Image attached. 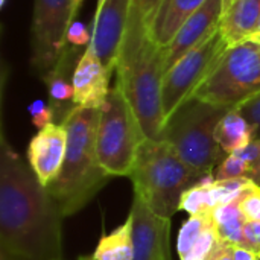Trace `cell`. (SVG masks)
<instances>
[{
    "instance_id": "1",
    "label": "cell",
    "mask_w": 260,
    "mask_h": 260,
    "mask_svg": "<svg viewBox=\"0 0 260 260\" xmlns=\"http://www.w3.org/2000/svg\"><path fill=\"white\" fill-rule=\"evenodd\" d=\"M62 213L29 163L2 136L0 248L15 260L62 259Z\"/></svg>"
},
{
    "instance_id": "2",
    "label": "cell",
    "mask_w": 260,
    "mask_h": 260,
    "mask_svg": "<svg viewBox=\"0 0 260 260\" xmlns=\"http://www.w3.org/2000/svg\"><path fill=\"white\" fill-rule=\"evenodd\" d=\"M116 84L125 94L146 139L161 140L165 113L161 101L163 55L149 34L148 23L129 11L120 46Z\"/></svg>"
},
{
    "instance_id": "3",
    "label": "cell",
    "mask_w": 260,
    "mask_h": 260,
    "mask_svg": "<svg viewBox=\"0 0 260 260\" xmlns=\"http://www.w3.org/2000/svg\"><path fill=\"white\" fill-rule=\"evenodd\" d=\"M99 120V108L73 107L61 122L67 131V152L58 178L47 190L64 218L84 209L111 178L98 157Z\"/></svg>"
},
{
    "instance_id": "4",
    "label": "cell",
    "mask_w": 260,
    "mask_h": 260,
    "mask_svg": "<svg viewBox=\"0 0 260 260\" xmlns=\"http://www.w3.org/2000/svg\"><path fill=\"white\" fill-rule=\"evenodd\" d=\"M204 175L195 172L166 140L145 139L131 171L134 195L154 213L172 219L183 193Z\"/></svg>"
},
{
    "instance_id": "5",
    "label": "cell",
    "mask_w": 260,
    "mask_h": 260,
    "mask_svg": "<svg viewBox=\"0 0 260 260\" xmlns=\"http://www.w3.org/2000/svg\"><path fill=\"white\" fill-rule=\"evenodd\" d=\"M230 110L190 98L166 120L161 139L169 142L195 172L213 174L227 157L215 139V129Z\"/></svg>"
},
{
    "instance_id": "6",
    "label": "cell",
    "mask_w": 260,
    "mask_h": 260,
    "mask_svg": "<svg viewBox=\"0 0 260 260\" xmlns=\"http://www.w3.org/2000/svg\"><path fill=\"white\" fill-rule=\"evenodd\" d=\"M260 93V41L245 40L229 46L192 98L238 108Z\"/></svg>"
},
{
    "instance_id": "7",
    "label": "cell",
    "mask_w": 260,
    "mask_h": 260,
    "mask_svg": "<svg viewBox=\"0 0 260 260\" xmlns=\"http://www.w3.org/2000/svg\"><path fill=\"white\" fill-rule=\"evenodd\" d=\"M145 134L125 94L116 84L101 110L96 149L102 169L110 177H129Z\"/></svg>"
},
{
    "instance_id": "8",
    "label": "cell",
    "mask_w": 260,
    "mask_h": 260,
    "mask_svg": "<svg viewBox=\"0 0 260 260\" xmlns=\"http://www.w3.org/2000/svg\"><path fill=\"white\" fill-rule=\"evenodd\" d=\"M227 47L229 44L218 29L163 75L161 101L166 120L195 94Z\"/></svg>"
},
{
    "instance_id": "9",
    "label": "cell",
    "mask_w": 260,
    "mask_h": 260,
    "mask_svg": "<svg viewBox=\"0 0 260 260\" xmlns=\"http://www.w3.org/2000/svg\"><path fill=\"white\" fill-rule=\"evenodd\" d=\"M72 0H35L30 26V67L44 78L58 64L69 46Z\"/></svg>"
},
{
    "instance_id": "10",
    "label": "cell",
    "mask_w": 260,
    "mask_h": 260,
    "mask_svg": "<svg viewBox=\"0 0 260 260\" xmlns=\"http://www.w3.org/2000/svg\"><path fill=\"white\" fill-rule=\"evenodd\" d=\"M129 216L133 218V260H172L171 225L172 219L154 213L134 195Z\"/></svg>"
},
{
    "instance_id": "11",
    "label": "cell",
    "mask_w": 260,
    "mask_h": 260,
    "mask_svg": "<svg viewBox=\"0 0 260 260\" xmlns=\"http://www.w3.org/2000/svg\"><path fill=\"white\" fill-rule=\"evenodd\" d=\"M129 8L131 0H107L102 9L94 14L90 46L111 75L117 69L120 46L128 26Z\"/></svg>"
},
{
    "instance_id": "12",
    "label": "cell",
    "mask_w": 260,
    "mask_h": 260,
    "mask_svg": "<svg viewBox=\"0 0 260 260\" xmlns=\"http://www.w3.org/2000/svg\"><path fill=\"white\" fill-rule=\"evenodd\" d=\"M222 17V0H207L177 32L174 40L161 47L163 72L166 73L175 62H178L187 52L207 40L219 29Z\"/></svg>"
},
{
    "instance_id": "13",
    "label": "cell",
    "mask_w": 260,
    "mask_h": 260,
    "mask_svg": "<svg viewBox=\"0 0 260 260\" xmlns=\"http://www.w3.org/2000/svg\"><path fill=\"white\" fill-rule=\"evenodd\" d=\"M66 152L67 131L62 123H50L32 137L27 148V163L44 187L58 178Z\"/></svg>"
},
{
    "instance_id": "14",
    "label": "cell",
    "mask_w": 260,
    "mask_h": 260,
    "mask_svg": "<svg viewBox=\"0 0 260 260\" xmlns=\"http://www.w3.org/2000/svg\"><path fill=\"white\" fill-rule=\"evenodd\" d=\"M110 78L111 73L102 64L94 49L91 46L85 47L73 73V105L102 110L111 90Z\"/></svg>"
},
{
    "instance_id": "15",
    "label": "cell",
    "mask_w": 260,
    "mask_h": 260,
    "mask_svg": "<svg viewBox=\"0 0 260 260\" xmlns=\"http://www.w3.org/2000/svg\"><path fill=\"white\" fill-rule=\"evenodd\" d=\"M81 47L69 44L66 50L62 52L58 64L55 69L47 73L43 79L47 88L49 94V104L53 107L56 117L62 122L64 117L73 110V98H75V88H73V73L79 62V58L82 53H79Z\"/></svg>"
},
{
    "instance_id": "16",
    "label": "cell",
    "mask_w": 260,
    "mask_h": 260,
    "mask_svg": "<svg viewBox=\"0 0 260 260\" xmlns=\"http://www.w3.org/2000/svg\"><path fill=\"white\" fill-rule=\"evenodd\" d=\"M207 0H161L149 27L152 41L166 47L181 26L206 3Z\"/></svg>"
},
{
    "instance_id": "17",
    "label": "cell",
    "mask_w": 260,
    "mask_h": 260,
    "mask_svg": "<svg viewBox=\"0 0 260 260\" xmlns=\"http://www.w3.org/2000/svg\"><path fill=\"white\" fill-rule=\"evenodd\" d=\"M260 23V0H238L219 21L229 46L251 40Z\"/></svg>"
},
{
    "instance_id": "18",
    "label": "cell",
    "mask_w": 260,
    "mask_h": 260,
    "mask_svg": "<svg viewBox=\"0 0 260 260\" xmlns=\"http://www.w3.org/2000/svg\"><path fill=\"white\" fill-rule=\"evenodd\" d=\"M215 139L221 149L230 155L254 140V128L236 108H232L218 122Z\"/></svg>"
},
{
    "instance_id": "19",
    "label": "cell",
    "mask_w": 260,
    "mask_h": 260,
    "mask_svg": "<svg viewBox=\"0 0 260 260\" xmlns=\"http://www.w3.org/2000/svg\"><path fill=\"white\" fill-rule=\"evenodd\" d=\"M93 257L96 260H133V218L129 215L120 227L101 238Z\"/></svg>"
},
{
    "instance_id": "20",
    "label": "cell",
    "mask_w": 260,
    "mask_h": 260,
    "mask_svg": "<svg viewBox=\"0 0 260 260\" xmlns=\"http://www.w3.org/2000/svg\"><path fill=\"white\" fill-rule=\"evenodd\" d=\"M213 221L216 235L221 241L232 245H241L242 232L247 221L239 209V198L230 204L216 207L213 210Z\"/></svg>"
},
{
    "instance_id": "21",
    "label": "cell",
    "mask_w": 260,
    "mask_h": 260,
    "mask_svg": "<svg viewBox=\"0 0 260 260\" xmlns=\"http://www.w3.org/2000/svg\"><path fill=\"white\" fill-rule=\"evenodd\" d=\"M215 181H216L215 175L209 174V175H204L200 180V183L189 187L180 200V210L187 212L189 216L213 212V209L210 206L209 192H210V187L215 184Z\"/></svg>"
},
{
    "instance_id": "22",
    "label": "cell",
    "mask_w": 260,
    "mask_h": 260,
    "mask_svg": "<svg viewBox=\"0 0 260 260\" xmlns=\"http://www.w3.org/2000/svg\"><path fill=\"white\" fill-rule=\"evenodd\" d=\"M213 224H215V221H213V212L204 213V215L189 216V219L186 221V224L181 227L180 235H178V241H177V251H178L180 259L184 260V257L189 254V251L197 244V241L201 238V235L207 229H210Z\"/></svg>"
},
{
    "instance_id": "23",
    "label": "cell",
    "mask_w": 260,
    "mask_h": 260,
    "mask_svg": "<svg viewBox=\"0 0 260 260\" xmlns=\"http://www.w3.org/2000/svg\"><path fill=\"white\" fill-rule=\"evenodd\" d=\"M250 184H253V181H250L247 178L215 181V184L210 187V192H209L212 209L215 210L219 206H225V204L236 201Z\"/></svg>"
},
{
    "instance_id": "24",
    "label": "cell",
    "mask_w": 260,
    "mask_h": 260,
    "mask_svg": "<svg viewBox=\"0 0 260 260\" xmlns=\"http://www.w3.org/2000/svg\"><path fill=\"white\" fill-rule=\"evenodd\" d=\"M213 175H215L216 181L233 180V178H247V180H250L248 178V168H247L245 161L238 154L227 155L222 160V163L215 169Z\"/></svg>"
},
{
    "instance_id": "25",
    "label": "cell",
    "mask_w": 260,
    "mask_h": 260,
    "mask_svg": "<svg viewBox=\"0 0 260 260\" xmlns=\"http://www.w3.org/2000/svg\"><path fill=\"white\" fill-rule=\"evenodd\" d=\"M239 209L247 222H260V184H250L239 197Z\"/></svg>"
},
{
    "instance_id": "26",
    "label": "cell",
    "mask_w": 260,
    "mask_h": 260,
    "mask_svg": "<svg viewBox=\"0 0 260 260\" xmlns=\"http://www.w3.org/2000/svg\"><path fill=\"white\" fill-rule=\"evenodd\" d=\"M233 154H238L245 161L248 168V178L253 183L260 184V139H254L245 148Z\"/></svg>"
},
{
    "instance_id": "27",
    "label": "cell",
    "mask_w": 260,
    "mask_h": 260,
    "mask_svg": "<svg viewBox=\"0 0 260 260\" xmlns=\"http://www.w3.org/2000/svg\"><path fill=\"white\" fill-rule=\"evenodd\" d=\"M27 113L30 116L32 125L37 126L38 129L46 128L50 123H55L53 120L56 119V113L50 104H47L43 99H35L27 105Z\"/></svg>"
},
{
    "instance_id": "28",
    "label": "cell",
    "mask_w": 260,
    "mask_h": 260,
    "mask_svg": "<svg viewBox=\"0 0 260 260\" xmlns=\"http://www.w3.org/2000/svg\"><path fill=\"white\" fill-rule=\"evenodd\" d=\"M218 241V235H216V230H215V224L207 229L201 238L197 241V244L193 245V248L189 251V254L184 257V260H207L215 244Z\"/></svg>"
},
{
    "instance_id": "29",
    "label": "cell",
    "mask_w": 260,
    "mask_h": 260,
    "mask_svg": "<svg viewBox=\"0 0 260 260\" xmlns=\"http://www.w3.org/2000/svg\"><path fill=\"white\" fill-rule=\"evenodd\" d=\"M254 128V139H260V93L254 94L236 108Z\"/></svg>"
},
{
    "instance_id": "30",
    "label": "cell",
    "mask_w": 260,
    "mask_h": 260,
    "mask_svg": "<svg viewBox=\"0 0 260 260\" xmlns=\"http://www.w3.org/2000/svg\"><path fill=\"white\" fill-rule=\"evenodd\" d=\"M67 43L76 47H88L91 43V32L82 21L75 20L67 29Z\"/></svg>"
},
{
    "instance_id": "31",
    "label": "cell",
    "mask_w": 260,
    "mask_h": 260,
    "mask_svg": "<svg viewBox=\"0 0 260 260\" xmlns=\"http://www.w3.org/2000/svg\"><path fill=\"white\" fill-rule=\"evenodd\" d=\"M256 256H260V222H247L242 232V241L241 245Z\"/></svg>"
},
{
    "instance_id": "32",
    "label": "cell",
    "mask_w": 260,
    "mask_h": 260,
    "mask_svg": "<svg viewBox=\"0 0 260 260\" xmlns=\"http://www.w3.org/2000/svg\"><path fill=\"white\" fill-rule=\"evenodd\" d=\"M161 0H131V8L129 11L142 17L148 26L151 27V23L154 20V15L160 6Z\"/></svg>"
},
{
    "instance_id": "33",
    "label": "cell",
    "mask_w": 260,
    "mask_h": 260,
    "mask_svg": "<svg viewBox=\"0 0 260 260\" xmlns=\"http://www.w3.org/2000/svg\"><path fill=\"white\" fill-rule=\"evenodd\" d=\"M216 260H235V245L221 241L218 238V259Z\"/></svg>"
},
{
    "instance_id": "34",
    "label": "cell",
    "mask_w": 260,
    "mask_h": 260,
    "mask_svg": "<svg viewBox=\"0 0 260 260\" xmlns=\"http://www.w3.org/2000/svg\"><path fill=\"white\" fill-rule=\"evenodd\" d=\"M257 257H260V256H256L254 253H251L242 247L235 245V260H257Z\"/></svg>"
},
{
    "instance_id": "35",
    "label": "cell",
    "mask_w": 260,
    "mask_h": 260,
    "mask_svg": "<svg viewBox=\"0 0 260 260\" xmlns=\"http://www.w3.org/2000/svg\"><path fill=\"white\" fill-rule=\"evenodd\" d=\"M84 0H72V21L76 20V15L81 9V5H82Z\"/></svg>"
},
{
    "instance_id": "36",
    "label": "cell",
    "mask_w": 260,
    "mask_h": 260,
    "mask_svg": "<svg viewBox=\"0 0 260 260\" xmlns=\"http://www.w3.org/2000/svg\"><path fill=\"white\" fill-rule=\"evenodd\" d=\"M236 2H238V0H222V15H224Z\"/></svg>"
},
{
    "instance_id": "37",
    "label": "cell",
    "mask_w": 260,
    "mask_h": 260,
    "mask_svg": "<svg viewBox=\"0 0 260 260\" xmlns=\"http://www.w3.org/2000/svg\"><path fill=\"white\" fill-rule=\"evenodd\" d=\"M218 259V241H216V244H215V247H213V250H212V253H210V256H209V259L207 260H216Z\"/></svg>"
},
{
    "instance_id": "38",
    "label": "cell",
    "mask_w": 260,
    "mask_h": 260,
    "mask_svg": "<svg viewBox=\"0 0 260 260\" xmlns=\"http://www.w3.org/2000/svg\"><path fill=\"white\" fill-rule=\"evenodd\" d=\"M0 260H15V259H12L11 256H8L5 251H0Z\"/></svg>"
},
{
    "instance_id": "39",
    "label": "cell",
    "mask_w": 260,
    "mask_h": 260,
    "mask_svg": "<svg viewBox=\"0 0 260 260\" xmlns=\"http://www.w3.org/2000/svg\"><path fill=\"white\" fill-rule=\"evenodd\" d=\"M105 2H107V0H98V5H96V12L102 9V6L105 5Z\"/></svg>"
},
{
    "instance_id": "40",
    "label": "cell",
    "mask_w": 260,
    "mask_h": 260,
    "mask_svg": "<svg viewBox=\"0 0 260 260\" xmlns=\"http://www.w3.org/2000/svg\"><path fill=\"white\" fill-rule=\"evenodd\" d=\"M253 38H260V23L259 26H257V30H256V34H254V37Z\"/></svg>"
},
{
    "instance_id": "41",
    "label": "cell",
    "mask_w": 260,
    "mask_h": 260,
    "mask_svg": "<svg viewBox=\"0 0 260 260\" xmlns=\"http://www.w3.org/2000/svg\"><path fill=\"white\" fill-rule=\"evenodd\" d=\"M78 260H96V259H94L93 256H87V257H84V256H82V257H79Z\"/></svg>"
},
{
    "instance_id": "42",
    "label": "cell",
    "mask_w": 260,
    "mask_h": 260,
    "mask_svg": "<svg viewBox=\"0 0 260 260\" xmlns=\"http://www.w3.org/2000/svg\"><path fill=\"white\" fill-rule=\"evenodd\" d=\"M5 3H6V0H0V6H2V8L5 6Z\"/></svg>"
},
{
    "instance_id": "43",
    "label": "cell",
    "mask_w": 260,
    "mask_h": 260,
    "mask_svg": "<svg viewBox=\"0 0 260 260\" xmlns=\"http://www.w3.org/2000/svg\"><path fill=\"white\" fill-rule=\"evenodd\" d=\"M251 40H257V41H260V38H251Z\"/></svg>"
},
{
    "instance_id": "44",
    "label": "cell",
    "mask_w": 260,
    "mask_h": 260,
    "mask_svg": "<svg viewBox=\"0 0 260 260\" xmlns=\"http://www.w3.org/2000/svg\"><path fill=\"white\" fill-rule=\"evenodd\" d=\"M257 260H260V257H257Z\"/></svg>"
},
{
    "instance_id": "45",
    "label": "cell",
    "mask_w": 260,
    "mask_h": 260,
    "mask_svg": "<svg viewBox=\"0 0 260 260\" xmlns=\"http://www.w3.org/2000/svg\"><path fill=\"white\" fill-rule=\"evenodd\" d=\"M61 260H62V259H61Z\"/></svg>"
}]
</instances>
